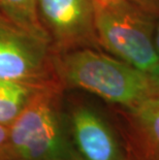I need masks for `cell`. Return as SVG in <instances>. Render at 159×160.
Returning a JSON list of instances; mask_svg holds the SVG:
<instances>
[{"mask_svg":"<svg viewBox=\"0 0 159 160\" xmlns=\"http://www.w3.org/2000/svg\"><path fill=\"white\" fill-rule=\"evenodd\" d=\"M57 80L67 90H82L111 107L132 108L159 96L150 76L101 49L54 54Z\"/></svg>","mask_w":159,"mask_h":160,"instance_id":"obj_1","label":"cell"},{"mask_svg":"<svg viewBox=\"0 0 159 160\" xmlns=\"http://www.w3.org/2000/svg\"><path fill=\"white\" fill-rule=\"evenodd\" d=\"M65 92L59 82L36 92L8 126L0 160H74L67 133Z\"/></svg>","mask_w":159,"mask_h":160,"instance_id":"obj_2","label":"cell"},{"mask_svg":"<svg viewBox=\"0 0 159 160\" xmlns=\"http://www.w3.org/2000/svg\"><path fill=\"white\" fill-rule=\"evenodd\" d=\"M98 42L107 53L144 72L159 65L152 16L129 0L94 1Z\"/></svg>","mask_w":159,"mask_h":160,"instance_id":"obj_3","label":"cell"},{"mask_svg":"<svg viewBox=\"0 0 159 160\" xmlns=\"http://www.w3.org/2000/svg\"><path fill=\"white\" fill-rule=\"evenodd\" d=\"M67 133L74 160H128L113 116L83 99L65 101Z\"/></svg>","mask_w":159,"mask_h":160,"instance_id":"obj_4","label":"cell"},{"mask_svg":"<svg viewBox=\"0 0 159 160\" xmlns=\"http://www.w3.org/2000/svg\"><path fill=\"white\" fill-rule=\"evenodd\" d=\"M0 78L35 86L59 82L50 42L27 32L2 15H0Z\"/></svg>","mask_w":159,"mask_h":160,"instance_id":"obj_5","label":"cell"},{"mask_svg":"<svg viewBox=\"0 0 159 160\" xmlns=\"http://www.w3.org/2000/svg\"><path fill=\"white\" fill-rule=\"evenodd\" d=\"M37 16L54 54L85 48L101 49L94 0H38Z\"/></svg>","mask_w":159,"mask_h":160,"instance_id":"obj_6","label":"cell"},{"mask_svg":"<svg viewBox=\"0 0 159 160\" xmlns=\"http://www.w3.org/2000/svg\"><path fill=\"white\" fill-rule=\"evenodd\" d=\"M128 160H159V96L132 108L111 107Z\"/></svg>","mask_w":159,"mask_h":160,"instance_id":"obj_7","label":"cell"},{"mask_svg":"<svg viewBox=\"0 0 159 160\" xmlns=\"http://www.w3.org/2000/svg\"><path fill=\"white\" fill-rule=\"evenodd\" d=\"M45 86L0 78V124L8 128L36 92Z\"/></svg>","mask_w":159,"mask_h":160,"instance_id":"obj_8","label":"cell"},{"mask_svg":"<svg viewBox=\"0 0 159 160\" xmlns=\"http://www.w3.org/2000/svg\"><path fill=\"white\" fill-rule=\"evenodd\" d=\"M37 1L38 0H0V15L27 32L49 42L37 16Z\"/></svg>","mask_w":159,"mask_h":160,"instance_id":"obj_9","label":"cell"},{"mask_svg":"<svg viewBox=\"0 0 159 160\" xmlns=\"http://www.w3.org/2000/svg\"><path fill=\"white\" fill-rule=\"evenodd\" d=\"M129 1L152 16H159V0H129Z\"/></svg>","mask_w":159,"mask_h":160,"instance_id":"obj_10","label":"cell"},{"mask_svg":"<svg viewBox=\"0 0 159 160\" xmlns=\"http://www.w3.org/2000/svg\"><path fill=\"white\" fill-rule=\"evenodd\" d=\"M149 76H150L151 80L155 86V89H156L157 93L159 95V65L157 67H155V68L149 73Z\"/></svg>","mask_w":159,"mask_h":160,"instance_id":"obj_11","label":"cell"},{"mask_svg":"<svg viewBox=\"0 0 159 160\" xmlns=\"http://www.w3.org/2000/svg\"><path fill=\"white\" fill-rule=\"evenodd\" d=\"M154 46L155 50L157 52V55L159 57V16L156 18L154 27Z\"/></svg>","mask_w":159,"mask_h":160,"instance_id":"obj_12","label":"cell"},{"mask_svg":"<svg viewBox=\"0 0 159 160\" xmlns=\"http://www.w3.org/2000/svg\"><path fill=\"white\" fill-rule=\"evenodd\" d=\"M7 127L3 126L2 124H0V147L3 145V142H5L6 135H7Z\"/></svg>","mask_w":159,"mask_h":160,"instance_id":"obj_13","label":"cell"},{"mask_svg":"<svg viewBox=\"0 0 159 160\" xmlns=\"http://www.w3.org/2000/svg\"><path fill=\"white\" fill-rule=\"evenodd\" d=\"M94 1H111V0H94Z\"/></svg>","mask_w":159,"mask_h":160,"instance_id":"obj_14","label":"cell"}]
</instances>
